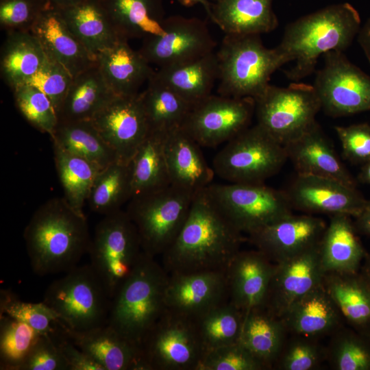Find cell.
Returning a JSON list of instances; mask_svg holds the SVG:
<instances>
[{"mask_svg": "<svg viewBox=\"0 0 370 370\" xmlns=\"http://www.w3.org/2000/svg\"><path fill=\"white\" fill-rule=\"evenodd\" d=\"M169 276L162 264L145 252L112 298L107 324L140 348L147 332L166 309Z\"/></svg>", "mask_w": 370, "mask_h": 370, "instance_id": "277c9868", "label": "cell"}, {"mask_svg": "<svg viewBox=\"0 0 370 370\" xmlns=\"http://www.w3.org/2000/svg\"><path fill=\"white\" fill-rule=\"evenodd\" d=\"M344 158L353 164L370 160V125L367 123L334 127Z\"/></svg>", "mask_w": 370, "mask_h": 370, "instance_id": "816d5d0a", "label": "cell"}, {"mask_svg": "<svg viewBox=\"0 0 370 370\" xmlns=\"http://www.w3.org/2000/svg\"><path fill=\"white\" fill-rule=\"evenodd\" d=\"M40 334L25 323L0 314V369L18 370Z\"/></svg>", "mask_w": 370, "mask_h": 370, "instance_id": "7bdbcfd3", "label": "cell"}, {"mask_svg": "<svg viewBox=\"0 0 370 370\" xmlns=\"http://www.w3.org/2000/svg\"><path fill=\"white\" fill-rule=\"evenodd\" d=\"M341 318L322 282L295 301L280 319L287 331L314 338L335 332Z\"/></svg>", "mask_w": 370, "mask_h": 370, "instance_id": "4316f807", "label": "cell"}, {"mask_svg": "<svg viewBox=\"0 0 370 370\" xmlns=\"http://www.w3.org/2000/svg\"><path fill=\"white\" fill-rule=\"evenodd\" d=\"M204 192L232 225L248 236L293 213L284 191L264 183L210 184Z\"/></svg>", "mask_w": 370, "mask_h": 370, "instance_id": "8fae6325", "label": "cell"}, {"mask_svg": "<svg viewBox=\"0 0 370 370\" xmlns=\"http://www.w3.org/2000/svg\"><path fill=\"white\" fill-rule=\"evenodd\" d=\"M163 27L162 34L145 38L138 50L150 64L179 65L214 51L216 44L208 27L198 18L169 17Z\"/></svg>", "mask_w": 370, "mask_h": 370, "instance_id": "9a60e30c", "label": "cell"}, {"mask_svg": "<svg viewBox=\"0 0 370 370\" xmlns=\"http://www.w3.org/2000/svg\"><path fill=\"white\" fill-rule=\"evenodd\" d=\"M319 243L321 264L325 273H354L360 271L367 255L357 235L352 217L330 216Z\"/></svg>", "mask_w": 370, "mask_h": 370, "instance_id": "83f0119b", "label": "cell"}, {"mask_svg": "<svg viewBox=\"0 0 370 370\" xmlns=\"http://www.w3.org/2000/svg\"><path fill=\"white\" fill-rule=\"evenodd\" d=\"M323 284L353 330L370 337V284L360 271L325 273Z\"/></svg>", "mask_w": 370, "mask_h": 370, "instance_id": "f546056e", "label": "cell"}, {"mask_svg": "<svg viewBox=\"0 0 370 370\" xmlns=\"http://www.w3.org/2000/svg\"><path fill=\"white\" fill-rule=\"evenodd\" d=\"M115 97L95 62L73 77L58 112V121H90Z\"/></svg>", "mask_w": 370, "mask_h": 370, "instance_id": "4dcf8cb0", "label": "cell"}, {"mask_svg": "<svg viewBox=\"0 0 370 370\" xmlns=\"http://www.w3.org/2000/svg\"><path fill=\"white\" fill-rule=\"evenodd\" d=\"M204 355L195 320L166 308L140 345L136 370H197Z\"/></svg>", "mask_w": 370, "mask_h": 370, "instance_id": "30bf717a", "label": "cell"}, {"mask_svg": "<svg viewBox=\"0 0 370 370\" xmlns=\"http://www.w3.org/2000/svg\"><path fill=\"white\" fill-rule=\"evenodd\" d=\"M23 237L32 269L41 276L77 266L91 242L85 214L64 197L42 204L26 225Z\"/></svg>", "mask_w": 370, "mask_h": 370, "instance_id": "7a4b0ae2", "label": "cell"}, {"mask_svg": "<svg viewBox=\"0 0 370 370\" xmlns=\"http://www.w3.org/2000/svg\"><path fill=\"white\" fill-rule=\"evenodd\" d=\"M119 160L130 163L149 132L140 93L115 97L91 120Z\"/></svg>", "mask_w": 370, "mask_h": 370, "instance_id": "e0dca14e", "label": "cell"}, {"mask_svg": "<svg viewBox=\"0 0 370 370\" xmlns=\"http://www.w3.org/2000/svg\"><path fill=\"white\" fill-rule=\"evenodd\" d=\"M326 351L334 369L370 370V338L354 330L337 331Z\"/></svg>", "mask_w": 370, "mask_h": 370, "instance_id": "ee69618b", "label": "cell"}, {"mask_svg": "<svg viewBox=\"0 0 370 370\" xmlns=\"http://www.w3.org/2000/svg\"><path fill=\"white\" fill-rule=\"evenodd\" d=\"M46 59L42 47L31 32H9L1 52V75L13 90L27 83Z\"/></svg>", "mask_w": 370, "mask_h": 370, "instance_id": "e575fe53", "label": "cell"}, {"mask_svg": "<svg viewBox=\"0 0 370 370\" xmlns=\"http://www.w3.org/2000/svg\"><path fill=\"white\" fill-rule=\"evenodd\" d=\"M165 292L167 309L196 320L230 301L225 271L169 274Z\"/></svg>", "mask_w": 370, "mask_h": 370, "instance_id": "ffe728a7", "label": "cell"}, {"mask_svg": "<svg viewBox=\"0 0 370 370\" xmlns=\"http://www.w3.org/2000/svg\"><path fill=\"white\" fill-rule=\"evenodd\" d=\"M293 209L305 214L358 217L367 200L354 188L325 177L296 174L284 190Z\"/></svg>", "mask_w": 370, "mask_h": 370, "instance_id": "2e32d148", "label": "cell"}, {"mask_svg": "<svg viewBox=\"0 0 370 370\" xmlns=\"http://www.w3.org/2000/svg\"><path fill=\"white\" fill-rule=\"evenodd\" d=\"M156 77L193 106L212 95L219 77V61L214 51L184 64L159 68Z\"/></svg>", "mask_w": 370, "mask_h": 370, "instance_id": "d6a6232c", "label": "cell"}, {"mask_svg": "<svg viewBox=\"0 0 370 370\" xmlns=\"http://www.w3.org/2000/svg\"><path fill=\"white\" fill-rule=\"evenodd\" d=\"M144 253L136 227L125 210L105 215L97 223L88 252L90 265L111 299Z\"/></svg>", "mask_w": 370, "mask_h": 370, "instance_id": "52a82bcc", "label": "cell"}, {"mask_svg": "<svg viewBox=\"0 0 370 370\" xmlns=\"http://www.w3.org/2000/svg\"><path fill=\"white\" fill-rule=\"evenodd\" d=\"M53 151L64 197L75 210L84 213V204L101 169L88 160L66 151L54 143Z\"/></svg>", "mask_w": 370, "mask_h": 370, "instance_id": "60d3db41", "label": "cell"}, {"mask_svg": "<svg viewBox=\"0 0 370 370\" xmlns=\"http://www.w3.org/2000/svg\"><path fill=\"white\" fill-rule=\"evenodd\" d=\"M166 134L149 131L130 162L132 197L171 185L164 153Z\"/></svg>", "mask_w": 370, "mask_h": 370, "instance_id": "8d00e7d4", "label": "cell"}, {"mask_svg": "<svg viewBox=\"0 0 370 370\" xmlns=\"http://www.w3.org/2000/svg\"><path fill=\"white\" fill-rule=\"evenodd\" d=\"M254 112L252 98L211 95L193 106L181 127L201 147H214L249 127Z\"/></svg>", "mask_w": 370, "mask_h": 370, "instance_id": "5bb4252c", "label": "cell"}, {"mask_svg": "<svg viewBox=\"0 0 370 370\" xmlns=\"http://www.w3.org/2000/svg\"><path fill=\"white\" fill-rule=\"evenodd\" d=\"M326 227L320 217L292 213L248 236V240L272 262L278 263L319 245Z\"/></svg>", "mask_w": 370, "mask_h": 370, "instance_id": "d6986e66", "label": "cell"}, {"mask_svg": "<svg viewBox=\"0 0 370 370\" xmlns=\"http://www.w3.org/2000/svg\"><path fill=\"white\" fill-rule=\"evenodd\" d=\"M56 8H64L73 5L82 0H49Z\"/></svg>", "mask_w": 370, "mask_h": 370, "instance_id": "91938a15", "label": "cell"}, {"mask_svg": "<svg viewBox=\"0 0 370 370\" xmlns=\"http://www.w3.org/2000/svg\"><path fill=\"white\" fill-rule=\"evenodd\" d=\"M325 274L319 245L275 263L262 305L281 318L295 301L321 284Z\"/></svg>", "mask_w": 370, "mask_h": 370, "instance_id": "ac0fdd59", "label": "cell"}, {"mask_svg": "<svg viewBox=\"0 0 370 370\" xmlns=\"http://www.w3.org/2000/svg\"><path fill=\"white\" fill-rule=\"evenodd\" d=\"M323 58L313 85L321 109L332 117L370 111V76L342 51H328Z\"/></svg>", "mask_w": 370, "mask_h": 370, "instance_id": "4fadbf2b", "label": "cell"}, {"mask_svg": "<svg viewBox=\"0 0 370 370\" xmlns=\"http://www.w3.org/2000/svg\"><path fill=\"white\" fill-rule=\"evenodd\" d=\"M358 177L361 182L370 184V160L362 164Z\"/></svg>", "mask_w": 370, "mask_h": 370, "instance_id": "680465c9", "label": "cell"}, {"mask_svg": "<svg viewBox=\"0 0 370 370\" xmlns=\"http://www.w3.org/2000/svg\"><path fill=\"white\" fill-rule=\"evenodd\" d=\"M0 314L25 323L40 334H51L58 326L57 314L45 303L23 301L8 289L0 291Z\"/></svg>", "mask_w": 370, "mask_h": 370, "instance_id": "f6af8a7d", "label": "cell"}, {"mask_svg": "<svg viewBox=\"0 0 370 370\" xmlns=\"http://www.w3.org/2000/svg\"><path fill=\"white\" fill-rule=\"evenodd\" d=\"M60 325L84 331L107 324L111 299L90 264L76 266L53 282L42 301Z\"/></svg>", "mask_w": 370, "mask_h": 370, "instance_id": "8992f818", "label": "cell"}, {"mask_svg": "<svg viewBox=\"0 0 370 370\" xmlns=\"http://www.w3.org/2000/svg\"><path fill=\"white\" fill-rule=\"evenodd\" d=\"M58 8L68 27L95 58L120 40L101 0H82Z\"/></svg>", "mask_w": 370, "mask_h": 370, "instance_id": "f1b7e54d", "label": "cell"}, {"mask_svg": "<svg viewBox=\"0 0 370 370\" xmlns=\"http://www.w3.org/2000/svg\"><path fill=\"white\" fill-rule=\"evenodd\" d=\"M52 143L83 158L101 169L119 160L90 121H58L50 136Z\"/></svg>", "mask_w": 370, "mask_h": 370, "instance_id": "74e56055", "label": "cell"}, {"mask_svg": "<svg viewBox=\"0 0 370 370\" xmlns=\"http://www.w3.org/2000/svg\"><path fill=\"white\" fill-rule=\"evenodd\" d=\"M283 348L275 362L283 370H311L317 368L327 358L325 348L312 341V338L297 336Z\"/></svg>", "mask_w": 370, "mask_h": 370, "instance_id": "681fc988", "label": "cell"}, {"mask_svg": "<svg viewBox=\"0 0 370 370\" xmlns=\"http://www.w3.org/2000/svg\"><path fill=\"white\" fill-rule=\"evenodd\" d=\"M267 367L240 341L206 352L197 370H264Z\"/></svg>", "mask_w": 370, "mask_h": 370, "instance_id": "7dc6e473", "label": "cell"}, {"mask_svg": "<svg viewBox=\"0 0 370 370\" xmlns=\"http://www.w3.org/2000/svg\"><path fill=\"white\" fill-rule=\"evenodd\" d=\"M370 338V337H369Z\"/></svg>", "mask_w": 370, "mask_h": 370, "instance_id": "6125c7cd", "label": "cell"}, {"mask_svg": "<svg viewBox=\"0 0 370 370\" xmlns=\"http://www.w3.org/2000/svg\"><path fill=\"white\" fill-rule=\"evenodd\" d=\"M18 370H69L50 334H41Z\"/></svg>", "mask_w": 370, "mask_h": 370, "instance_id": "f5cc1de1", "label": "cell"}, {"mask_svg": "<svg viewBox=\"0 0 370 370\" xmlns=\"http://www.w3.org/2000/svg\"><path fill=\"white\" fill-rule=\"evenodd\" d=\"M284 147L297 174L332 178L356 188V181L317 121Z\"/></svg>", "mask_w": 370, "mask_h": 370, "instance_id": "44dd1931", "label": "cell"}, {"mask_svg": "<svg viewBox=\"0 0 370 370\" xmlns=\"http://www.w3.org/2000/svg\"><path fill=\"white\" fill-rule=\"evenodd\" d=\"M219 95L256 101L269 85L284 60L276 48L268 49L259 35L225 34L217 53Z\"/></svg>", "mask_w": 370, "mask_h": 370, "instance_id": "5b68a950", "label": "cell"}, {"mask_svg": "<svg viewBox=\"0 0 370 370\" xmlns=\"http://www.w3.org/2000/svg\"><path fill=\"white\" fill-rule=\"evenodd\" d=\"M14 103L34 127L51 136L58 123L56 110L50 99L37 88L23 84L12 90Z\"/></svg>", "mask_w": 370, "mask_h": 370, "instance_id": "bcb514c9", "label": "cell"}, {"mask_svg": "<svg viewBox=\"0 0 370 370\" xmlns=\"http://www.w3.org/2000/svg\"><path fill=\"white\" fill-rule=\"evenodd\" d=\"M59 325L71 341L104 370H136L140 348L108 324L84 331Z\"/></svg>", "mask_w": 370, "mask_h": 370, "instance_id": "d4e9b609", "label": "cell"}, {"mask_svg": "<svg viewBox=\"0 0 370 370\" xmlns=\"http://www.w3.org/2000/svg\"><path fill=\"white\" fill-rule=\"evenodd\" d=\"M244 312L230 301L195 320L204 354L240 341Z\"/></svg>", "mask_w": 370, "mask_h": 370, "instance_id": "b9f144b4", "label": "cell"}, {"mask_svg": "<svg viewBox=\"0 0 370 370\" xmlns=\"http://www.w3.org/2000/svg\"><path fill=\"white\" fill-rule=\"evenodd\" d=\"M132 197L130 163L118 160L99 172L87 202L93 212L105 216L121 210Z\"/></svg>", "mask_w": 370, "mask_h": 370, "instance_id": "ab89813d", "label": "cell"}, {"mask_svg": "<svg viewBox=\"0 0 370 370\" xmlns=\"http://www.w3.org/2000/svg\"><path fill=\"white\" fill-rule=\"evenodd\" d=\"M358 41L370 63V17L360 28L358 34Z\"/></svg>", "mask_w": 370, "mask_h": 370, "instance_id": "9f6ffc18", "label": "cell"}, {"mask_svg": "<svg viewBox=\"0 0 370 370\" xmlns=\"http://www.w3.org/2000/svg\"><path fill=\"white\" fill-rule=\"evenodd\" d=\"M182 1L186 4V5H190L192 3H197V2H201L204 3V0H182Z\"/></svg>", "mask_w": 370, "mask_h": 370, "instance_id": "94428289", "label": "cell"}, {"mask_svg": "<svg viewBox=\"0 0 370 370\" xmlns=\"http://www.w3.org/2000/svg\"><path fill=\"white\" fill-rule=\"evenodd\" d=\"M245 240L204 189L195 195L186 220L161 256V264L169 274L225 271Z\"/></svg>", "mask_w": 370, "mask_h": 370, "instance_id": "6da1fadb", "label": "cell"}, {"mask_svg": "<svg viewBox=\"0 0 370 370\" xmlns=\"http://www.w3.org/2000/svg\"><path fill=\"white\" fill-rule=\"evenodd\" d=\"M73 79L65 68L47 56L38 72L25 84L32 85L44 92L51 101L58 114Z\"/></svg>", "mask_w": 370, "mask_h": 370, "instance_id": "f907efd6", "label": "cell"}, {"mask_svg": "<svg viewBox=\"0 0 370 370\" xmlns=\"http://www.w3.org/2000/svg\"><path fill=\"white\" fill-rule=\"evenodd\" d=\"M30 32L47 56L60 64L73 77L95 64V58L70 30L59 9L53 5L42 13Z\"/></svg>", "mask_w": 370, "mask_h": 370, "instance_id": "603a6c76", "label": "cell"}, {"mask_svg": "<svg viewBox=\"0 0 370 370\" xmlns=\"http://www.w3.org/2000/svg\"><path fill=\"white\" fill-rule=\"evenodd\" d=\"M360 272L370 284V253L367 254L360 269Z\"/></svg>", "mask_w": 370, "mask_h": 370, "instance_id": "6f0895ef", "label": "cell"}, {"mask_svg": "<svg viewBox=\"0 0 370 370\" xmlns=\"http://www.w3.org/2000/svg\"><path fill=\"white\" fill-rule=\"evenodd\" d=\"M210 15L228 35H260L278 25L271 0H218Z\"/></svg>", "mask_w": 370, "mask_h": 370, "instance_id": "1f68e13d", "label": "cell"}, {"mask_svg": "<svg viewBox=\"0 0 370 370\" xmlns=\"http://www.w3.org/2000/svg\"><path fill=\"white\" fill-rule=\"evenodd\" d=\"M101 1L120 39H144L164 32L160 0Z\"/></svg>", "mask_w": 370, "mask_h": 370, "instance_id": "d590c367", "label": "cell"}, {"mask_svg": "<svg viewBox=\"0 0 370 370\" xmlns=\"http://www.w3.org/2000/svg\"><path fill=\"white\" fill-rule=\"evenodd\" d=\"M360 29L357 10L349 3L328 7L289 24L275 48L284 64L293 62L285 71L293 81L311 74L321 56L331 51L343 52Z\"/></svg>", "mask_w": 370, "mask_h": 370, "instance_id": "3957f363", "label": "cell"}, {"mask_svg": "<svg viewBox=\"0 0 370 370\" xmlns=\"http://www.w3.org/2000/svg\"><path fill=\"white\" fill-rule=\"evenodd\" d=\"M147 82L140 97L149 131L168 133L181 127L193 106L159 79L155 73Z\"/></svg>", "mask_w": 370, "mask_h": 370, "instance_id": "f35d334b", "label": "cell"}, {"mask_svg": "<svg viewBox=\"0 0 370 370\" xmlns=\"http://www.w3.org/2000/svg\"><path fill=\"white\" fill-rule=\"evenodd\" d=\"M195 195L169 185L129 201L125 212L146 254L161 256L171 245L186 220Z\"/></svg>", "mask_w": 370, "mask_h": 370, "instance_id": "9c48e42d", "label": "cell"}, {"mask_svg": "<svg viewBox=\"0 0 370 370\" xmlns=\"http://www.w3.org/2000/svg\"><path fill=\"white\" fill-rule=\"evenodd\" d=\"M52 5L49 0H0V26L8 33L30 32L42 13Z\"/></svg>", "mask_w": 370, "mask_h": 370, "instance_id": "c3c4849f", "label": "cell"}, {"mask_svg": "<svg viewBox=\"0 0 370 370\" xmlns=\"http://www.w3.org/2000/svg\"><path fill=\"white\" fill-rule=\"evenodd\" d=\"M355 219L357 232L370 236V201H367L362 212Z\"/></svg>", "mask_w": 370, "mask_h": 370, "instance_id": "11a10c76", "label": "cell"}, {"mask_svg": "<svg viewBox=\"0 0 370 370\" xmlns=\"http://www.w3.org/2000/svg\"><path fill=\"white\" fill-rule=\"evenodd\" d=\"M200 147L182 127L166 134L164 153L171 185L196 194L212 184L215 174Z\"/></svg>", "mask_w": 370, "mask_h": 370, "instance_id": "cb8c5ba5", "label": "cell"}, {"mask_svg": "<svg viewBox=\"0 0 370 370\" xmlns=\"http://www.w3.org/2000/svg\"><path fill=\"white\" fill-rule=\"evenodd\" d=\"M288 160L284 145L258 124L248 127L214 156V174L230 183L264 184Z\"/></svg>", "mask_w": 370, "mask_h": 370, "instance_id": "ba28073f", "label": "cell"}, {"mask_svg": "<svg viewBox=\"0 0 370 370\" xmlns=\"http://www.w3.org/2000/svg\"><path fill=\"white\" fill-rule=\"evenodd\" d=\"M274 265L258 249L240 250L225 270L230 301L244 312L262 305Z\"/></svg>", "mask_w": 370, "mask_h": 370, "instance_id": "7402d4cb", "label": "cell"}, {"mask_svg": "<svg viewBox=\"0 0 370 370\" xmlns=\"http://www.w3.org/2000/svg\"><path fill=\"white\" fill-rule=\"evenodd\" d=\"M50 334L63 356L69 370H104L101 365L66 337L59 323L57 330Z\"/></svg>", "mask_w": 370, "mask_h": 370, "instance_id": "db71d44e", "label": "cell"}, {"mask_svg": "<svg viewBox=\"0 0 370 370\" xmlns=\"http://www.w3.org/2000/svg\"><path fill=\"white\" fill-rule=\"evenodd\" d=\"M321 109L314 86L297 82L284 88L269 84L255 101L257 124L283 145L308 130Z\"/></svg>", "mask_w": 370, "mask_h": 370, "instance_id": "7c38bea8", "label": "cell"}, {"mask_svg": "<svg viewBox=\"0 0 370 370\" xmlns=\"http://www.w3.org/2000/svg\"><path fill=\"white\" fill-rule=\"evenodd\" d=\"M127 41L120 39L95 58L105 81L118 97L138 95L140 87L155 73L150 64L138 51L133 50Z\"/></svg>", "mask_w": 370, "mask_h": 370, "instance_id": "484cf974", "label": "cell"}, {"mask_svg": "<svg viewBox=\"0 0 370 370\" xmlns=\"http://www.w3.org/2000/svg\"><path fill=\"white\" fill-rule=\"evenodd\" d=\"M286 331L281 319L260 305L244 312L239 341L269 369L283 348Z\"/></svg>", "mask_w": 370, "mask_h": 370, "instance_id": "836d02e7", "label": "cell"}]
</instances>
